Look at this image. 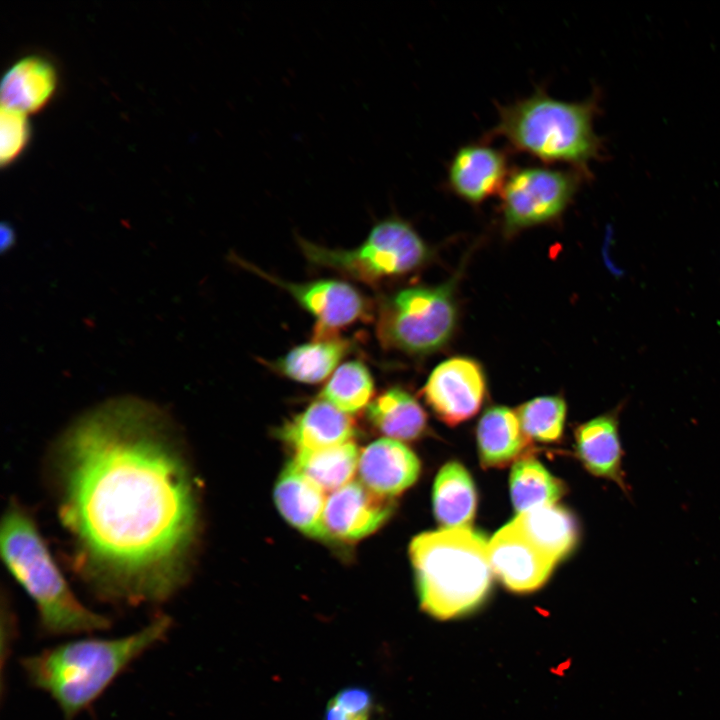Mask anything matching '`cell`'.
<instances>
[{
  "mask_svg": "<svg viewBox=\"0 0 720 720\" xmlns=\"http://www.w3.org/2000/svg\"><path fill=\"white\" fill-rule=\"evenodd\" d=\"M367 417L377 430L397 441L417 439L427 427L421 405L400 387L389 388L370 402Z\"/></svg>",
  "mask_w": 720,
  "mask_h": 720,
  "instance_id": "cell-23",
  "label": "cell"
},
{
  "mask_svg": "<svg viewBox=\"0 0 720 720\" xmlns=\"http://www.w3.org/2000/svg\"><path fill=\"white\" fill-rule=\"evenodd\" d=\"M375 710L371 693L362 687L340 690L327 704L324 720H372Z\"/></svg>",
  "mask_w": 720,
  "mask_h": 720,
  "instance_id": "cell-28",
  "label": "cell"
},
{
  "mask_svg": "<svg viewBox=\"0 0 720 720\" xmlns=\"http://www.w3.org/2000/svg\"><path fill=\"white\" fill-rule=\"evenodd\" d=\"M433 508L444 529L468 527L476 509V492L468 471L449 462L439 471L433 486Z\"/></svg>",
  "mask_w": 720,
  "mask_h": 720,
  "instance_id": "cell-22",
  "label": "cell"
},
{
  "mask_svg": "<svg viewBox=\"0 0 720 720\" xmlns=\"http://www.w3.org/2000/svg\"><path fill=\"white\" fill-rule=\"evenodd\" d=\"M306 259L366 284L410 273L421 267L428 247L407 221L390 216L378 221L366 239L353 249H332L298 239Z\"/></svg>",
  "mask_w": 720,
  "mask_h": 720,
  "instance_id": "cell-6",
  "label": "cell"
},
{
  "mask_svg": "<svg viewBox=\"0 0 720 720\" xmlns=\"http://www.w3.org/2000/svg\"><path fill=\"white\" fill-rule=\"evenodd\" d=\"M511 498L518 514L554 505L565 493V485L537 460H518L510 476Z\"/></svg>",
  "mask_w": 720,
  "mask_h": 720,
  "instance_id": "cell-25",
  "label": "cell"
},
{
  "mask_svg": "<svg viewBox=\"0 0 720 720\" xmlns=\"http://www.w3.org/2000/svg\"><path fill=\"white\" fill-rule=\"evenodd\" d=\"M248 270L286 290L316 320L314 336L337 334L338 330L365 318L370 311L366 297L351 284L334 279L304 283L287 282L238 259Z\"/></svg>",
  "mask_w": 720,
  "mask_h": 720,
  "instance_id": "cell-9",
  "label": "cell"
},
{
  "mask_svg": "<svg viewBox=\"0 0 720 720\" xmlns=\"http://www.w3.org/2000/svg\"><path fill=\"white\" fill-rule=\"evenodd\" d=\"M599 96L566 102L537 89L530 96L499 108L493 133L515 150L549 163H566L591 176L589 164L604 155L594 130Z\"/></svg>",
  "mask_w": 720,
  "mask_h": 720,
  "instance_id": "cell-4",
  "label": "cell"
},
{
  "mask_svg": "<svg viewBox=\"0 0 720 720\" xmlns=\"http://www.w3.org/2000/svg\"><path fill=\"white\" fill-rule=\"evenodd\" d=\"M274 500L281 515L293 527L313 538H327L325 491L292 463L283 470L275 485Z\"/></svg>",
  "mask_w": 720,
  "mask_h": 720,
  "instance_id": "cell-17",
  "label": "cell"
},
{
  "mask_svg": "<svg viewBox=\"0 0 720 720\" xmlns=\"http://www.w3.org/2000/svg\"><path fill=\"white\" fill-rule=\"evenodd\" d=\"M486 392L480 365L467 357L441 362L429 375L422 393L427 404L446 424L457 425L474 416Z\"/></svg>",
  "mask_w": 720,
  "mask_h": 720,
  "instance_id": "cell-10",
  "label": "cell"
},
{
  "mask_svg": "<svg viewBox=\"0 0 720 720\" xmlns=\"http://www.w3.org/2000/svg\"><path fill=\"white\" fill-rule=\"evenodd\" d=\"M523 432L530 440L558 441L563 433L566 404L558 396H543L524 403L517 412Z\"/></svg>",
  "mask_w": 720,
  "mask_h": 720,
  "instance_id": "cell-27",
  "label": "cell"
},
{
  "mask_svg": "<svg viewBox=\"0 0 720 720\" xmlns=\"http://www.w3.org/2000/svg\"><path fill=\"white\" fill-rule=\"evenodd\" d=\"M506 154L486 143L459 148L448 165L447 184L458 197L479 204L501 192L509 175Z\"/></svg>",
  "mask_w": 720,
  "mask_h": 720,
  "instance_id": "cell-13",
  "label": "cell"
},
{
  "mask_svg": "<svg viewBox=\"0 0 720 720\" xmlns=\"http://www.w3.org/2000/svg\"><path fill=\"white\" fill-rule=\"evenodd\" d=\"M353 343L337 334L313 336L310 342L297 345L268 366L291 380L316 384L334 373V369L351 351Z\"/></svg>",
  "mask_w": 720,
  "mask_h": 720,
  "instance_id": "cell-18",
  "label": "cell"
},
{
  "mask_svg": "<svg viewBox=\"0 0 720 720\" xmlns=\"http://www.w3.org/2000/svg\"><path fill=\"white\" fill-rule=\"evenodd\" d=\"M0 126V161L4 166L24 149L29 138V126L25 114L5 107L1 108Z\"/></svg>",
  "mask_w": 720,
  "mask_h": 720,
  "instance_id": "cell-29",
  "label": "cell"
},
{
  "mask_svg": "<svg viewBox=\"0 0 720 720\" xmlns=\"http://www.w3.org/2000/svg\"><path fill=\"white\" fill-rule=\"evenodd\" d=\"M172 619L159 614L127 636L66 642L24 657L21 666L32 686L46 692L65 720L90 706L134 660L164 640Z\"/></svg>",
  "mask_w": 720,
  "mask_h": 720,
  "instance_id": "cell-2",
  "label": "cell"
},
{
  "mask_svg": "<svg viewBox=\"0 0 720 720\" xmlns=\"http://www.w3.org/2000/svg\"><path fill=\"white\" fill-rule=\"evenodd\" d=\"M590 175L576 170L527 166L509 173L501 190L504 229L514 233L559 218Z\"/></svg>",
  "mask_w": 720,
  "mask_h": 720,
  "instance_id": "cell-8",
  "label": "cell"
},
{
  "mask_svg": "<svg viewBox=\"0 0 720 720\" xmlns=\"http://www.w3.org/2000/svg\"><path fill=\"white\" fill-rule=\"evenodd\" d=\"M0 552L10 574L33 600L44 632L60 636L110 627L106 616L74 595L31 513L17 502H11L3 514Z\"/></svg>",
  "mask_w": 720,
  "mask_h": 720,
  "instance_id": "cell-3",
  "label": "cell"
},
{
  "mask_svg": "<svg viewBox=\"0 0 720 720\" xmlns=\"http://www.w3.org/2000/svg\"><path fill=\"white\" fill-rule=\"evenodd\" d=\"M53 466L76 569L98 595L154 603L184 585L199 505L184 444L164 410L133 396L89 409L59 439Z\"/></svg>",
  "mask_w": 720,
  "mask_h": 720,
  "instance_id": "cell-1",
  "label": "cell"
},
{
  "mask_svg": "<svg viewBox=\"0 0 720 720\" xmlns=\"http://www.w3.org/2000/svg\"><path fill=\"white\" fill-rule=\"evenodd\" d=\"M453 282L407 287L383 297L376 312L381 345L410 355H426L444 346L456 323Z\"/></svg>",
  "mask_w": 720,
  "mask_h": 720,
  "instance_id": "cell-7",
  "label": "cell"
},
{
  "mask_svg": "<svg viewBox=\"0 0 720 720\" xmlns=\"http://www.w3.org/2000/svg\"><path fill=\"white\" fill-rule=\"evenodd\" d=\"M517 413L503 406L486 410L477 427V442L482 466L505 467L520 460L530 447Z\"/></svg>",
  "mask_w": 720,
  "mask_h": 720,
  "instance_id": "cell-19",
  "label": "cell"
},
{
  "mask_svg": "<svg viewBox=\"0 0 720 720\" xmlns=\"http://www.w3.org/2000/svg\"><path fill=\"white\" fill-rule=\"evenodd\" d=\"M358 473L367 488L391 498L414 484L420 473V462L400 441L382 438L362 450Z\"/></svg>",
  "mask_w": 720,
  "mask_h": 720,
  "instance_id": "cell-15",
  "label": "cell"
},
{
  "mask_svg": "<svg viewBox=\"0 0 720 720\" xmlns=\"http://www.w3.org/2000/svg\"><path fill=\"white\" fill-rule=\"evenodd\" d=\"M511 522L555 563L564 558L577 541L574 517L555 504L518 514Z\"/></svg>",
  "mask_w": 720,
  "mask_h": 720,
  "instance_id": "cell-21",
  "label": "cell"
},
{
  "mask_svg": "<svg viewBox=\"0 0 720 720\" xmlns=\"http://www.w3.org/2000/svg\"><path fill=\"white\" fill-rule=\"evenodd\" d=\"M623 404L601 414L575 430L576 453L592 475L614 482L628 497L630 486L623 470L624 451L619 434Z\"/></svg>",
  "mask_w": 720,
  "mask_h": 720,
  "instance_id": "cell-14",
  "label": "cell"
},
{
  "mask_svg": "<svg viewBox=\"0 0 720 720\" xmlns=\"http://www.w3.org/2000/svg\"><path fill=\"white\" fill-rule=\"evenodd\" d=\"M56 87L53 67L38 57L23 58L4 75L1 84L2 107L23 114L40 110Z\"/></svg>",
  "mask_w": 720,
  "mask_h": 720,
  "instance_id": "cell-20",
  "label": "cell"
},
{
  "mask_svg": "<svg viewBox=\"0 0 720 720\" xmlns=\"http://www.w3.org/2000/svg\"><path fill=\"white\" fill-rule=\"evenodd\" d=\"M359 452L351 441L341 445L300 450L291 462L324 491H336L351 482L358 469Z\"/></svg>",
  "mask_w": 720,
  "mask_h": 720,
  "instance_id": "cell-24",
  "label": "cell"
},
{
  "mask_svg": "<svg viewBox=\"0 0 720 720\" xmlns=\"http://www.w3.org/2000/svg\"><path fill=\"white\" fill-rule=\"evenodd\" d=\"M393 502L362 482L351 481L331 492L326 500L327 538L351 542L375 532L390 517Z\"/></svg>",
  "mask_w": 720,
  "mask_h": 720,
  "instance_id": "cell-11",
  "label": "cell"
},
{
  "mask_svg": "<svg viewBox=\"0 0 720 720\" xmlns=\"http://www.w3.org/2000/svg\"><path fill=\"white\" fill-rule=\"evenodd\" d=\"M16 236L14 229L8 223L1 224V251L4 253L15 245Z\"/></svg>",
  "mask_w": 720,
  "mask_h": 720,
  "instance_id": "cell-30",
  "label": "cell"
},
{
  "mask_svg": "<svg viewBox=\"0 0 720 720\" xmlns=\"http://www.w3.org/2000/svg\"><path fill=\"white\" fill-rule=\"evenodd\" d=\"M278 434L297 451L318 450L349 442L355 424L349 414L319 398L288 420Z\"/></svg>",
  "mask_w": 720,
  "mask_h": 720,
  "instance_id": "cell-16",
  "label": "cell"
},
{
  "mask_svg": "<svg viewBox=\"0 0 720 720\" xmlns=\"http://www.w3.org/2000/svg\"><path fill=\"white\" fill-rule=\"evenodd\" d=\"M373 394L374 380L368 367L352 360L337 367L319 398L350 415L368 407Z\"/></svg>",
  "mask_w": 720,
  "mask_h": 720,
  "instance_id": "cell-26",
  "label": "cell"
},
{
  "mask_svg": "<svg viewBox=\"0 0 720 720\" xmlns=\"http://www.w3.org/2000/svg\"><path fill=\"white\" fill-rule=\"evenodd\" d=\"M488 556L493 573L508 589L520 593L542 586L556 564L512 522L491 538Z\"/></svg>",
  "mask_w": 720,
  "mask_h": 720,
  "instance_id": "cell-12",
  "label": "cell"
},
{
  "mask_svg": "<svg viewBox=\"0 0 720 720\" xmlns=\"http://www.w3.org/2000/svg\"><path fill=\"white\" fill-rule=\"evenodd\" d=\"M488 541L464 528L416 536L409 547L422 608L439 619L466 614L485 599L492 580Z\"/></svg>",
  "mask_w": 720,
  "mask_h": 720,
  "instance_id": "cell-5",
  "label": "cell"
}]
</instances>
